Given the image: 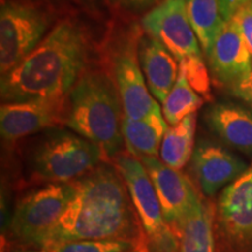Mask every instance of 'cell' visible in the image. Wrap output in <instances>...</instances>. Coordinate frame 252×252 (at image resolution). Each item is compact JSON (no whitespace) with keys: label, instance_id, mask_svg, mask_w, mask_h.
I'll return each instance as SVG.
<instances>
[{"label":"cell","instance_id":"obj_1","mask_svg":"<svg viewBox=\"0 0 252 252\" xmlns=\"http://www.w3.org/2000/svg\"><path fill=\"white\" fill-rule=\"evenodd\" d=\"M75 193L37 248L80 239H128L149 252L146 237L122 175L103 161L74 181Z\"/></svg>","mask_w":252,"mask_h":252},{"label":"cell","instance_id":"obj_2","mask_svg":"<svg viewBox=\"0 0 252 252\" xmlns=\"http://www.w3.org/2000/svg\"><path fill=\"white\" fill-rule=\"evenodd\" d=\"M89 37L77 21L64 19L48 32L39 46L2 75L4 103L68 96L87 70Z\"/></svg>","mask_w":252,"mask_h":252},{"label":"cell","instance_id":"obj_3","mask_svg":"<svg viewBox=\"0 0 252 252\" xmlns=\"http://www.w3.org/2000/svg\"><path fill=\"white\" fill-rule=\"evenodd\" d=\"M123 116L117 86L102 71L86 70L68 94L64 125L96 144L108 161L123 152Z\"/></svg>","mask_w":252,"mask_h":252},{"label":"cell","instance_id":"obj_4","mask_svg":"<svg viewBox=\"0 0 252 252\" xmlns=\"http://www.w3.org/2000/svg\"><path fill=\"white\" fill-rule=\"evenodd\" d=\"M103 161L105 157L96 144L59 126L41 132L30 144L18 180L28 188L72 182Z\"/></svg>","mask_w":252,"mask_h":252},{"label":"cell","instance_id":"obj_5","mask_svg":"<svg viewBox=\"0 0 252 252\" xmlns=\"http://www.w3.org/2000/svg\"><path fill=\"white\" fill-rule=\"evenodd\" d=\"M74 193V181L28 189L18 198L9 217L8 237L20 247H39L67 209Z\"/></svg>","mask_w":252,"mask_h":252},{"label":"cell","instance_id":"obj_6","mask_svg":"<svg viewBox=\"0 0 252 252\" xmlns=\"http://www.w3.org/2000/svg\"><path fill=\"white\" fill-rule=\"evenodd\" d=\"M110 162L117 168L127 187L149 252H178L179 238L166 223L156 188L141 160L123 151Z\"/></svg>","mask_w":252,"mask_h":252},{"label":"cell","instance_id":"obj_7","mask_svg":"<svg viewBox=\"0 0 252 252\" xmlns=\"http://www.w3.org/2000/svg\"><path fill=\"white\" fill-rule=\"evenodd\" d=\"M52 15L32 0H1L0 72L7 74L48 34Z\"/></svg>","mask_w":252,"mask_h":252},{"label":"cell","instance_id":"obj_8","mask_svg":"<svg viewBox=\"0 0 252 252\" xmlns=\"http://www.w3.org/2000/svg\"><path fill=\"white\" fill-rule=\"evenodd\" d=\"M214 228L217 252H252V165L220 193Z\"/></svg>","mask_w":252,"mask_h":252},{"label":"cell","instance_id":"obj_9","mask_svg":"<svg viewBox=\"0 0 252 252\" xmlns=\"http://www.w3.org/2000/svg\"><path fill=\"white\" fill-rule=\"evenodd\" d=\"M141 26L145 33L159 40L179 62L202 56L186 0H161L144 15Z\"/></svg>","mask_w":252,"mask_h":252},{"label":"cell","instance_id":"obj_10","mask_svg":"<svg viewBox=\"0 0 252 252\" xmlns=\"http://www.w3.org/2000/svg\"><path fill=\"white\" fill-rule=\"evenodd\" d=\"M67 98L68 96L2 103L0 108L2 140L14 144L48 128L64 125Z\"/></svg>","mask_w":252,"mask_h":252},{"label":"cell","instance_id":"obj_11","mask_svg":"<svg viewBox=\"0 0 252 252\" xmlns=\"http://www.w3.org/2000/svg\"><path fill=\"white\" fill-rule=\"evenodd\" d=\"M249 166L217 141L200 138L189 161V174L198 191L212 198L243 174Z\"/></svg>","mask_w":252,"mask_h":252},{"label":"cell","instance_id":"obj_12","mask_svg":"<svg viewBox=\"0 0 252 252\" xmlns=\"http://www.w3.org/2000/svg\"><path fill=\"white\" fill-rule=\"evenodd\" d=\"M141 162L156 188L166 223L179 236L184 220L200 191L190 179L181 172L163 163L158 157H144Z\"/></svg>","mask_w":252,"mask_h":252},{"label":"cell","instance_id":"obj_13","mask_svg":"<svg viewBox=\"0 0 252 252\" xmlns=\"http://www.w3.org/2000/svg\"><path fill=\"white\" fill-rule=\"evenodd\" d=\"M112 71L124 116L131 119H143L160 109L141 70L138 43L130 40L122 43L113 54Z\"/></svg>","mask_w":252,"mask_h":252},{"label":"cell","instance_id":"obj_14","mask_svg":"<svg viewBox=\"0 0 252 252\" xmlns=\"http://www.w3.org/2000/svg\"><path fill=\"white\" fill-rule=\"evenodd\" d=\"M207 58L213 77L222 86L231 87L250 72L251 53L234 19H230L220 32Z\"/></svg>","mask_w":252,"mask_h":252},{"label":"cell","instance_id":"obj_15","mask_svg":"<svg viewBox=\"0 0 252 252\" xmlns=\"http://www.w3.org/2000/svg\"><path fill=\"white\" fill-rule=\"evenodd\" d=\"M204 122L226 146L252 158V110L236 103L219 102L206 110Z\"/></svg>","mask_w":252,"mask_h":252},{"label":"cell","instance_id":"obj_16","mask_svg":"<svg viewBox=\"0 0 252 252\" xmlns=\"http://www.w3.org/2000/svg\"><path fill=\"white\" fill-rule=\"evenodd\" d=\"M138 59L151 94L163 103L179 76V61L156 37L143 34L138 39Z\"/></svg>","mask_w":252,"mask_h":252},{"label":"cell","instance_id":"obj_17","mask_svg":"<svg viewBox=\"0 0 252 252\" xmlns=\"http://www.w3.org/2000/svg\"><path fill=\"white\" fill-rule=\"evenodd\" d=\"M168 126L161 109L143 119L123 116L122 133L126 151L139 160L144 157H158Z\"/></svg>","mask_w":252,"mask_h":252},{"label":"cell","instance_id":"obj_18","mask_svg":"<svg viewBox=\"0 0 252 252\" xmlns=\"http://www.w3.org/2000/svg\"><path fill=\"white\" fill-rule=\"evenodd\" d=\"M214 212L215 204L200 195L179 232L178 252H217Z\"/></svg>","mask_w":252,"mask_h":252},{"label":"cell","instance_id":"obj_19","mask_svg":"<svg viewBox=\"0 0 252 252\" xmlns=\"http://www.w3.org/2000/svg\"><path fill=\"white\" fill-rule=\"evenodd\" d=\"M186 2L191 27L201 49L208 55L217 35L229 21L222 0H186Z\"/></svg>","mask_w":252,"mask_h":252},{"label":"cell","instance_id":"obj_20","mask_svg":"<svg viewBox=\"0 0 252 252\" xmlns=\"http://www.w3.org/2000/svg\"><path fill=\"white\" fill-rule=\"evenodd\" d=\"M197 112L191 113L175 125H169L160 146L159 158L165 165L182 169L190 161L195 147Z\"/></svg>","mask_w":252,"mask_h":252},{"label":"cell","instance_id":"obj_21","mask_svg":"<svg viewBox=\"0 0 252 252\" xmlns=\"http://www.w3.org/2000/svg\"><path fill=\"white\" fill-rule=\"evenodd\" d=\"M203 98L191 88L187 80L186 69L179 63V76L171 93L162 103V113L168 125H175L182 119L197 112L202 106Z\"/></svg>","mask_w":252,"mask_h":252},{"label":"cell","instance_id":"obj_22","mask_svg":"<svg viewBox=\"0 0 252 252\" xmlns=\"http://www.w3.org/2000/svg\"><path fill=\"white\" fill-rule=\"evenodd\" d=\"M49 252H127L137 251L128 239H80L55 243L45 248Z\"/></svg>","mask_w":252,"mask_h":252},{"label":"cell","instance_id":"obj_23","mask_svg":"<svg viewBox=\"0 0 252 252\" xmlns=\"http://www.w3.org/2000/svg\"><path fill=\"white\" fill-rule=\"evenodd\" d=\"M179 63L184 64L187 80L191 88L198 94L209 97L210 78L206 64H204L202 60V56H200V58H189Z\"/></svg>","mask_w":252,"mask_h":252},{"label":"cell","instance_id":"obj_24","mask_svg":"<svg viewBox=\"0 0 252 252\" xmlns=\"http://www.w3.org/2000/svg\"><path fill=\"white\" fill-rule=\"evenodd\" d=\"M232 19L237 23L252 56V0L239 8Z\"/></svg>","mask_w":252,"mask_h":252},{"label":"cell","instance_id":"obj_25","mask_svg":"<svg viewBox=\"0 0 252 252\" xmlns=\"http://www.w3.org/2000/svg\"><path fill=\"white\" fill-rule=\"evenodd\" d=\"M229 90L232 96L243 100L252 109V69L249 74L238 80L231 87H229Z\"/></svg>","mask_w":252,"mask_h":252},{"label":"cell","instance_id":"obj_26","mask_svg":"<svg viewBox=\"0 0 252 252\" xmlns=\"http://www.w3.org/2000/svg\"><path fill=\"white\" fill-rule=\"evenodd\" d=\"M161 0H112V2L119 8L132 13L149 12L159 4Z\"/></svg>","mask_w":252,"mask_h":252},{"label":"cell","instance_id":"obj_27","mask_svg":"<svg viewBox=\"0 0 252 252\" xmlns=\"http://www.w3.org/2000/svg\"><path fill=\"white\" fill-rule=\"evenodd\" d=\"M249 1H250V0H222L223 6H224L225 14L229 20L234 18V15L237 13L238 9L243 7V6L245 4H248Z\"/></svg>","mask_w":252,"mask_h":252},{"label":"cell","instance_id":"obj_28","mask_svg":"<svg viewBox=\"0 0 252 252\" xmlns=\"http://www.w3.org/2000/svg\"><path fill=\"white\" fill-rule=\"evenodd\" d=\"M13 252H49V251L45 248L30 247V248H21V249H19V250H15Z\"/></svg>","mask_w":252,"mask_h":252},{"label":"cell","instance_id":"obj_29","mask_svg":"<svg viewBox=\"0 0 252 252\" xmlns=\"http://www.w3.org/2000/svg\"><path fill=\"white\" fill-rule=\"evenodd\" d=\"M127 252H138V251H135V250H131V251H127Z\"/></svg>","mask_w":252,"mask_h":252}]
</instances>
